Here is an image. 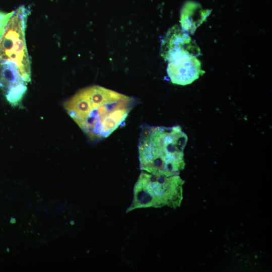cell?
Returning <instances> with one entry per match:
<instances>
[{"instance_id": "6da1fadb", "label": "cell", "mask_w": 272, "mask_h": 272, "mask_svg": "<svg viewBox=\"0 0 272 272\" xmlns=\"http://www.w3.org/2000/svg\"><path fill=\"white\" fill-rule=\"evenodd\" d=\"M134 104L132 97L94 85L78 92L64 107L89 138L101 140L124 123Z\"/></svg>"}, {"instance_id": "7a4b0ae2", "label": "cell", "mask_w": 272, "mask_h": 272, "mask_svg": "<svg viewBox=\"0 0 272 272\" xmlns=\"http://www.w3.org/2000/svg\"><path fill=\"white\" fill-rule=\"evenodd\" d=\"M187 139L178 125H144L138 145L140 169L154 174L178 175L184 167L183 150Z\"/></svg>"}, {"instance_id": "3957f363", "label": "cell", "mask_w": 272, "mask_h": 272, "mask_svg": "<svg viewBox=\"0 0 272 272\" xmlns=\"http://www.w3.org/2000/svg\"><path fill=\"white\" fill-rule=\"evenodd\" d=\"M183 183L178 175L165 176L142 171L134 186L132 203L126 212L140 208L179 206Z\"/></svg>"}, {"instance_id": "277c9868", "label": "cell", "mask_w": 272, "mask_h": 272, "mask_svg": "<svg viewBox=\"0 0 272 272\" xmlns=\"http://www.w3.org/2000/svg\"><path fill=\"white\" fill-rule=\"evenodd\" d=\"M30 10L20 6L8 21L0 40V61H9L18 66L22 78L31 81V65L25 38L26 21Z\"/></svg>"}, {"instance_id": "5b68a950", "label": "cell", "mask_w": 272, "mask_h": 272, "mask_svg": "<svg viewBox=\"0 0 272 272\" xmlns=\"http://www.w3.org/2000/svg\"><path fill=\"white\" fill-rule=\"evenodd\" d=\"M200 49L190 36L178 26L169 29L162 41L161 55L169 62L189 57H196Z\"/></svg>"}, {"instance_id": "8992f818", "label": "cell", "mask_w": 272, "mask_h": 272, "mask_svg": "<svg viewBox=\"0 0 272 272\" xmlns=\"http://www.w3.org/2000/svg\"><path fill=\"white\" fill-rule=\"evenodd\" d=\"M26 83L15 63L0 61V89L11 105L16 106L21 100L27 90Z\"/></svg>"}, {"instance_id": "52a82bcc", "label": "cell", "mask_w": 272, "mask_h": 272, "mask_svg": "<svg viewBox=\"0 0 272 272\" xmlns=\"http://www.w3.org/2000/svg\"><path fill=\"white\" fill-rule=\"evenodd\" d=\"M167 73L172 83L186 85L202 74L201 63L196 57L182 58L169 62Z\"/></svg>"}, {"instance_id": "ba28073f", "label": "cell", "mask_w": 272, "mask_h": 272, "mask_svg": "<svg viewBox=\"0 0 272 272\" xmlns=\"http://www.w3.org/2000/svg\"><path fill=\"white\" fill-rule=\"evenodd\" d=\"M14 12L7 13L0 11V40L3 35L5 27Z\"/></svg>"}]
</instances>
